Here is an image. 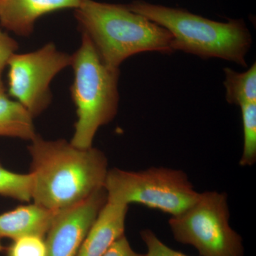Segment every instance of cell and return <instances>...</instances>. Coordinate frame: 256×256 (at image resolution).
I'll list each match as a JSON object with an SVG mask.
<instances>
[{"label":"cell","instance_id":"cell-20","mask_svg":"<svg viewBox=\"0 0 256 256\" xmlns=\"http://www.w3.org/2000/svg\"><path fill=\"white\" fill-rule=\"evenodd\" d=\"M4 247L3 246L2 242V239H0V252H4Z\"/></svg>","mask_w":256,"mask_h":256},{"label":"cell","instance_id":"cell-17","mask_svg":"<svg viewBox=\"0 0 256 256\" xmlns=\"http://www.w3.org/2000/svg\"><path fill=\"white\" fill-rule=\"evenodd\" d=\"M141 237L148 248L146 256H188L165 245L156 234L149 229L141 232Z\"/></svg>","mask_w":256,"mask_h":256},{"label":"cell","instance_id":"cell-15","mask_svg":"<svg viewBox=\"0 0 256 256\" xmlns=\"http://www.w3.org/2000/svg\"><path fill=\"white\" fill-rule=\"evenodd\" d=\"M242 110L244 150L240 165L250 166L256 162V102L244 104Z\"/></svg>","mask_w":256,"mask_h":256},{"label":"cell","instance_id":"cell-3","mask_svg":"<svg viewBox=\"0 0 256 256\" xmlns=\"http://www.w3.org/2000/svg\"><path fill=\"white\" fill-rule=\"evenodd\" d=\"M127 6L168 30L173 37L174 52L180 50L202 58H220L247 66L252 38L242 20L218 22L186 10L143 1L133 2Z\"/></svg>","mask_w":256,"mask_h":256},{"label":"cell","instance_id":"cell-6","mask_svg":"<svg viewBox=\"0 0 256 256\" xmlns=\"http://www.w3.org/2000/svg\"><path fill=\"white\" fill-rule=\"evenodd\" d=\"M226 194L200 193L190 208L172 216L169 225L176 242L192 246L201 256H244L242 236L229 224Z\"/></svg>","mask_w":256,"mask_h":256},{"label":"cell","instance_id":"cell-14","mask_svg":"<svg viewBox=\"0 0 256 256\" xmlns=\"http://www.w3.org/2000/svg\"><path fill=\"white\" fill-rule=\"evenodd\" d=\"M33 188L31 173L18 174L5 169L0 164V196L28 203L33 198Z\"/></svg>","mask_w":256,"mask_h":256},{"label":"cell","instance_id":"cell-4","mask_svg":"<svg viewBox=\"0 0 256 256\" xmlns=\"http://www.w3.org/2000/svg\"><path fill=\"white\" fill-rule=\"evenodd\" d=\"M82 43L72 54L74 82L70 92L77 121L70 142L82 149L92 148L98 130L110 124L118 111L120 68L101 60L90 38L82 34Z\"/></svg>","mask_w":256,"mask_h":256},{"label":"cell","instance_id":"cell-16","mask_svg":"<svg viewBox=\"0 0 256 256\" xmlns=\"http://www.w3.org/2000/svg\"><path fill=\"white\" fill-rule=\"evenodd\" d=\"M44 237L30 236L13 240L6 249V256H46Z\"/></svg>","mask_w":256,"mask_h":256},{"label":"cell","instance_id":"cell-7","mask_svg":"<svg viewBox=\"0 0 256 256\" xmlns=\"http://www.w3.org/2000/svg\"><path fill=\"white\" fill-rule=\"evenodd\" d=\"M72 55L54 43L25 54H15L8 64V92L35 118L52 104L50 86L55 77L72 66Z\"/></svg>","mask_w":256,"mask_h":256},{"label":"cell","instance_id":"cell-2","mask_svg":"<svg viewBox=\"0 0 256 256\" xmlns=\"http://www.w3.org/2000/svg\"><path fill=\"white\" fill-rule=\"evenodd\" d=\"M80 32L86 35L104 64L120 68L124 60L144 52L172 54L168 30L134 12L127 5L82 0L74 10Z\"/></svg>","mask_w":256,"mask_h":256},{"label":"cell","instance_id":"cell-18","mask_svg":"<svg viewBox=\"0 0 256 256\" xmlns=\"http://www.w3.org/2000/svg\"><path fill=\"white\" fill-rule=\"evenodd\" d=\"M18 44L14 38L0 28V88H6L3 74L12 57L18 53Z\"/></svg>","mask_w":256,"mask_h":256},{"label":"cell","instance_id":"cell-10","mask_svg":"<svg viewBox=\"0 0 256 256\" xmlns=\"http://www.w3.org/2000/svg\"><path fill=\"white\" fill-rule=\"evenodd\" d=\"M129 206L108 202L92 224L77 256H102L124 236Z\"/></svg>","mask_w":256,"mask_h":256},{"label":"cell","instance_id":"cell-19","mask_svg":"<svg viewBox=\"0 0 256 256\" xmlns=\"http://www.w3.org/2000/svg\"><path fill=\"white\" fill-rule=\"evenodd\" d=\"M102 256H146L138 254L131 247L130 244L124 236L119 238L111 246L110 248Z\"/></svg>","mask_w":256,"mask_h":256},{"label":"cell","instance_id":"cell-13","mask_svg":"<svg viewBox=\"0 0 256 256\" xmlns=\"http://www.w3.org/2000/svg\"><path fill=\"white\" fill-rule=\"evenodd\" d=\"M226 98L232 105L240 106L256 102V64L247 72L239 73L230 68H224Z\"/></svg>","mask_w":256,"mask_h":256},{"label":"cell","instance_id":"cell-1","mask_svg":"<svg viewBox=\"0 0 256 256\" xmlns=\"http://www.w3.org/2000/svg\"><path fill=\"white\" fill-rule=\"evenodd\" d=\"M31 142L34 203L58 212L104 188L108 169L100 150L82 149L63 139L46 140L38 134Z\"/></svg>","mask_w":256,"mask_h":256},{"label":"cell","instance_id":"cell-11","mask_svg":"<svg viewBox=\"0 0 256 256\" xmlns=\"http://www.w3.org/2000/svg\"><path fill=\"white\" fill-rule=\"evenodd\" d=\"M57 212L34 203L0 214V239L46 235Z\"/></svg>","mask_w":256,"mask_h":256},{"label":"cell","instance_id":"cell-12","mask_svg":"<svg viewBox=\"0 0 256 256\" xmlns=\"http://www.w3.org/2000/svg\"><path fill=\"white\" fill-rule=\"evenodd\" d=\"M37 136L34 118L18 101L0 88V137L32 141Z\"/></svg>","mask_w":256,"mask_h":256},{"label":"cell","instance_id":"cell-5","mask_svg":"<svg viewBox=\"0 0 256 256\" xmlns=\"http://www.w3.org/2000/svg\"><path fill=\"white\" fill-rule=\"evenodd\" d=\"M104 188L108 202L138 204L172 216L190 208L200 195L184 172L164 168L140 172L114 168L108 170Z\"/></svg>","mask_w":256,"mask_h":256},{"label":"cell","instance_id":"cell-9","mask_svg":"<svg viewBox=\"0 0 256 256\" xmlns=\"http://www.w3.org/2000/svg\"><path fill=\"white\" fill-rule=\"evenodd\" d=\"M82 0H0V24L18 36L28 37L38 20L66 10H76Z\"/></svg>","mask_w":256,"mask_h":256},{"label":"cell","instance_id":"cell-8","mask_svg":"<svg viewBox=\"0 0 256 256\" xmlns=\"http://www.w3.org/2000/svg\"><path fill=\"white\" fill-rule=\"evenodd\" d=\"M107 201L104 188L78 204L58 210L46 235V256H77Z\"/></svg>","mask_w":256,"mask_h":256}]
</instances>
